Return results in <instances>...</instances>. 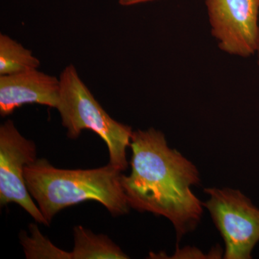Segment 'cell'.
<instances>
[{
	"mask_svg": "<svg viewBox=\"0 0 259 259\" xmlns=\"http://www.w3.org/2000/svg\"><path fill=\"white\" fill-rule=\"evenodd\" d=\"M71 259H127L118 245L103 234L96 235L81 226L74 228Z\"/></svg>",
	"mask_w": 259,
	"mask_h": 259,
	"instance_id": "obj_8",
	"label": "cell"
},
{
	"mask_svg": "<svg viewBox=\"0 0 259 259\" xmlns=\"http://www.w3.org/2000/svg\"><path fill=\"white\" fill-rule=\"evenodd\" d=\"M40 61L32 52L8 35H0V76L37 69Z\"/></svg>",
	"mask_w": 259,
	"mask_h": 259,
	"instance_id": "obj_9",
	"label": "cell"
},
{
	"mask_svg": "<svg viewBox=\"0 0 259 259\" xmlns=\"http://www.w3.org/2000/svg\"><path fill=\"white\" fill-rule=\"evenodd\" d=\"M31 237L22 232L20 241L25 257L28 259H71V252L64 251L55 246L44 237L35 224L29 226Z\"/></svg>",
	"mask_w": 259,
	"mask_h": 259,
	"instance_id": "obj_10",
	"label": "cell"
},
{
	"mask_svg": "<svg viewBox=\"0 0 259 259\" xmlns=\"http://www.w3.org/2000/svg\"><path fill=\"white\" fill-rule=\"evenodd\" d=\"M213 36L221 50L248 57L256 51L259 0H206Z\"/></svg>",
	"mask_w": 259,
	"mask_h": 259,
	"instance_id": "obj_6",
	"label": "cell"
},
{
	"mask_svg": "<svg viewBox=\"0 0 259 259\" xmlns=\"http://www.w3.org/2000/svg\"><path fill=\"white\" fill-rule=\"evenodd\" d=\"M60 94L56 107L68 137L76 139L83 130L98 135L107 145L110 163L121 171L128 166L126 151L131 146V127L112 119L102 108L88 87L80 79L74 65L60 76Z\"/></svg>",
	"mask_w": 259,
	"mask_h": 259,
	"instance_id": "obj_3",
	"label": "cell"
},
{
	"mask_svg": "<svg viewBox=\"0 0 259 259\" xmlns=\"http://www.w3.org/2000/svg\"><path fill=\"white\" fill-rule=\"evenodd\" d=\"M152 1V0H119V3L123 6H129L138 4V3H145V2Z\"/></svg>",
	"mask_w": 259,
	"mask_h": 259,
	"instance_id": "obj_11",
	"label": "cell"
},
{
	"mask_svg": "<svg viewBox=\"0 0 259 259\" xmlns=\"http://www.w3.org/2000/svg\"><path fill=\"white\" fill-rule=\"evenodd\" d=\"M255 53H256L257 56H258V64L259 66V31H258V41H257L256 51H255Z\"/></svg>",
	"mask_w": 259,
	"mask_h": 259,
	"instance_id": "obj_12",
	"label": "cell"
},
{
	"mask_svg": "<svg viewBox=\"0 0 259 259\" xmlns=\"http://www.w3.org/2000/svg\"><path fill=\"white\" fill-rule=\"evenodd\" d=\"M60 94V80L32 69L0 76V114L9 115L25 104H39L56 108Z\"/></svg>",
	"mask_w": 259,
	"mask_h": 259,
	"instance_id": "obj_7",
	"label": "cell"
},
{
	"mask_svg": "<svg viewBox=\"0 0 259 259\" xmlns=\"http://www.w3.org/2000/svg\"><path fill=\"white\" fill-rule=\"evenodd\" d=\"M36 155L33 141L23 137L13 121L0 126V204L15 202L37 223L49 226L32 200L24 177L25 166L36 161Z\"/></svg>",
	"mask_w": 259,
	"mask_h": 259,
	"instance_id": "obj_5",
	"label": "cell"
},
{
	"mask_svg": "<svg viewBox=\"0 0 259 259\" xmlns=\"http://www.w3.org/2000/svg\"><path fill=\"white\" fill-rule=\"evenodd\" d=\"M130 147L131 172L121 177L130 207L167 218L180 239L196 228L203 212L191 190L200 182L198 170L154 128L133 132Z\"/></svg>",
	"mask_w": 259,
	"mask_h": 259,
	"instance_id": "obj_1",
	"label": "cell"
},
{
	"mask_svg": "<svg viewBox=\"0 0 259 259\" xmlns=\"http://www.w3.org/2000/svg\"><path fill=\"white\" fill-rule=\"evenodd\" d=\"M203 204L221 233L226 259H250L259 242V209L241 191L206 188Z\"/></svg>",
	"mask_w": 259,
	"mask_h": 259,
	"instance_id": "obj_4",
	"label": "cell"
},
{
	"mask_svg": "<svg viewBox=\"0 0 259 259\" xmlns=\"http://www.w3.org/2000/svg\"><path fill=\"white\" fill-rule=\"evenodd\" d=\"M121 172L110 163L93 169H62L46 158H37L25 166L24 177L30 195L50 224L62 209L88 200L100 202L115 217L127 214L130 206Z\"/></svg>",
	"mask_w": 259,
	"mask_h": 259,
	"instance_id": "obj_2",
	"label": "cell"
}]
</instances>
